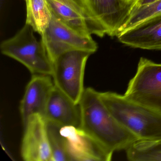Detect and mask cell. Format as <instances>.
<instances>
[{"mask_svg":"<svg viewBox=\"0 0 161 161\" xmlns=\"http://www.w3.org/2000/svg\"><path fill=\"white\" fill-rule=\"evenodd\" d=\"M161 14V0H156L149 4L134 7L120 33Z\"/></svg>","mask_w":161,"mask_h":161,"instance_id":"17","label":"cell"},{"mask_svg":"<svg viewBox=\"0 0 161 161\" xmlns=\"http://www.w3.org/2000/svg\"><path fill=\"white\" fill-rule=\"evenodd\" d=\"M131 161H161V139L138 140L126 150Z\"/></svg>","mask_w":161,"mask_h":161,"instance_id":"15","label":"cell"},{"mask_svg":"<svg viewBox=\"0 0 161 161\" xmlns=\"http://www.w3.org/2000/svg\"><path fill=\"white\" fill-rule=\"evenodd\" d=\"M100 92L85 88L79 103V128L112 152L128 148L138 137L122 126L102 100Z\"/></svg>","mask_w":161,"mask_h":161,"instance_id":"1","label":"cell"},{"mask_svg":"<svg viewBox=\"0 0 161 161\" xmlns=\"http://www.w3.org/2000/svg\"><path fill=\"white\" fill-rule=\"evenodd\" d=\"M44 119L62 127L79 128L80 112L79 104L74 103L54 85L48 101Z\"/></svg>","mask_w":161,"mask_h":161,"instance_id":"12","label":"cell"},{"mask_svg":"<svg viewBox=\"0 0 161 161\" xmlns=\"http://www.w3.org/2000/svg\"><path fill=\"white\" fill-rule=\"evenodd\" d=\"M99 93L115 118L139 140L161 139V113L114 92Z\"/></svg>","mask_w":161,"mask_h":161,"instance_id":"2","label":"cell"},{"mask_svg":"<svg viewBox=\"0 0 161 161\" xmlns=\"http://www.w3.org/2000/svg\"><path fill=\"white\" fill-rule=\"evenodd\" d=\"M70 161H109L114 153L105 148L79 128L61 127Z\"/></svg>","mask_w":161,"mask_h":161,"instance_id":"7","label":"cell"},{"mask_svg":"<svg viewBox=\"0 0 161 161\" xmlns=\"http://www.w3.org/2000/svg\"><path fill=\"white\" fill-rule=\"evenodd\" d=\"M54 1L63 5H65L67 7L80 14L93 24L105 29L104 26L96 18V17L90 11L85 0H54Z\"/></svg>","mask_w":161,"mask_h":161,"instance_id":"18","label":"cell"},{"mask_svg":"<svg viewBox=\"0 0 161 161\" xmlns=\"http://www.w3.org/2000/svg\"><path fill=\"white\" fill-rule=\"evenodd\" d=\"M34 32L31 26L25 23L15 35L2 43V53L21 63L32 75L52 76L53 63L45 45L41 40L36 39Z\"/></svg>","mask_w":161,"mask_h":161,"instance_id":"3","label":"cell"},{"mask_svg":"<svg viewBox=\"0 0 161 161\" xmlns=\"http://www.w3.org/2000/svg\"><path fill=\"white\" fill-rule=\"evenodd\" d=\"M41 41L53 62L63 53L73 50H83L92 54L98 48L91 36H83L53 18L48 28L41 35Z\"/></svg>","mask_w":161,"mask_h":161,"instance_id":"6","label":"cell"},{"mask_svg":"<svg viewBox=\"0 0 161 161\" xmlns=\"http://www.w3.org/2000/svg\"><path fill=\"white\" fill-rule=\"evenodd\" d=\"M24 128L21 147L22 159L26 161H53L44 117L39 114L31 116Z\"/></svg>","mask_w":161,"mask_h":161,"instance_id":"8","label":"cell"},{"mask_svg":"<svg viewBox=\"0 0 161 161\" xmlns=\"http://www.w3.org/2000/svg\"><path fill=\"white\" fill-rule=\"evenodd\" d=\"M119 42L135 48L161 50V14L120 33Z\"/></svg>","mask_w":161,"mask_h":161,"instance_id":"11","label":"cell"},{"mask_svg":"<svg viewBox=\"0 0 161 161\" xmlns=\"http://www.w3.org/2000/svg\"><path fill=\"white\" fill-rule=\"evenodd\" d=\"M54 86L51 76L32 75L26 86L19 106L24 126L33 115H40L44 118L48 101Z\"/></svg>","mask_w":161,"mask_h":161,"instance_id":"10","label":"cell"},{"mask_svg":"<svg viewBox=\"0 0 161 161\" xmlns=\"http://www.w3.org/2000/svg\"><path fill=\"white\" fill-rule=\"evenodd\" d=\"M92 54L85 51H70L53 62L52 77L54 85L76 104H79L84 91L85 69Z\"/></svg>","mask_w":161,"mask_h":161,"instance_id":"4","label":"cell"},{"mask_svg":"<svg viewBox=\"0 0 161 161\" xmlns=\"http://www.w3.org/2000/svg\"><path fill=\"white\" fill-rule=\"evenodd\" d=\"M96 18L104 26L107 35L117 36L130 17L136 2L126 0H85Z\"/></svg>","mask_w":161,"mask_h":161,"instance_id":"9","label":"cell"},{"mask_svg":"<svg viewBox=\"0 0 161 161\" xmlns=\"http://www.w3.org/2000/svg\"><path fill=\"white\" fill-rule=\"evenodd\" d=\"M126 1L130 2H136L137 0H126Z\"/></svg>","mask_w":161,"mask_h":161,"instance_id":"20","label":"cell"},{"mask_svg":"<svg viewBox=\"0 0 161 161\" xmlns=\"http://www.w3.org/2000/svg\"><path fill=\"white\" fill-rule=\"evenodd\" d=\"M53 15L57 20L83 36L95 35L103 37L107 34L104 28L99 27L74 10L54 0H47Z\"/></svg>","mask_w":161,"mask_h":161,"instance_id":"13","label":"cell"},{"mask_svg":"<svg viewBox=\"0 0 161 161\" xmlns=\"http://www.w3.org/2000/svg\"><path fill=\"white\" fill-rule=\"evenodd\" d=\"M155 1L156 0H137L135 4L134 7H138L142 5H146V4L152 3Z\"/></svg>","mask_w":161,"mask_h":161,"instance_id":"19","label":"cell"},{"mask_svg":"<svg viewBox=\"0 0 161 161\" xmlns=\"http://www.w3.org/2000/svg\"><path fill=\"white\" fill-rule=\"evenodd\" d=\"M26 4V24L35 32L42 35L48 28L53 14L47 0H25Z\"/></svg>","mask_w":161,"mask_h":161,"instance_id":"14","label":"cell"},{"mask_svg":"<svg viewBox=\"0 0 161 161\" xmlns=\"http://www.w3.org/2000/svg\"><path fill=\"white\" fill-rule=\"evenodd\" d=\"M123 96L161 113V64L140 58Z\"/></svg>","mask_w":161,"mask_h":161,"instance_id":"5","label":"cell"},{"mask_svg":"<svg viewBox=\"0 0 161 161\" xmlns=\"http://www.w3.org/2000/svg\"><path fill=\"white\" fill-rule=\"evenodd\" d=\"M46 122L48 139L53 161H70L66 139L60 131L62 126L50 121Z\"/></svg>","mask_w":161,"mask_h":161,"instance_id":"16","label":"cell"}]
</instances>
